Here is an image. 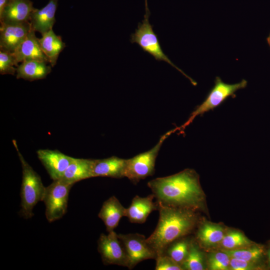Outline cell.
Returning a JSON list of instances; mask_svg holds the SVG:
<instances>
[{
  "mask_svg": "<svg viewBox=\"0 0 270 270\" xmlns=\"http://www.w3.org/2000/svg\"><path fill=\"white\" fill-rule=\"evenodd\" d=\"M176 128L162 135L156 144L150 150L126 159L124 177L127 178L133 184H136L140 180L154 175L156 160L160 150L165 140L178 130Z\"/></svg>",
  "mask_w": 270,
  "mask_h": 270,
  "instance_id": "8992f818",
  "label": "cell"
},
{
  "mask_svg": "<svg viewBox=\"0 0 270 270\" xmlns=\"http://www.w3.org/2000/svg\"><path fill=\"white\" fill-rule=\"evenodd\" d=\"M22 166V182L20 190V216L28 219L34 216L33 209L40 201H42L46 187L40 176L33 170L20 152L16 142L12 140Z\"/></svg>",
  "mask_w": 270,
  "mask_h": 270,
  "instance_id": "3957f363",
  "label": "cell"
},
{
  "mask_svg": "<svg viewBox=\"0 0 270 270\" xmlns=\"http://www.w3.org/2000/svg\"><path fill=\"white\" fill-rule=\"evenodd\" d=\"M254 262L230 257V268L232 270H250L254 269Z\"/></svg>",
  "mask_w": 270,
  "mask_h": 270,
  "instance_id": "f1b7e54d",
  "label": "cell"
},
{
  "mask_svg": "<svg viewBox=\"0 0 270 270\" xmlns=\"http://www.w3.org/2000/svg\"><path fill=\"white\" fill-rule=\"evenodd\" d=\"M30 22L0 24V50L14 53L31 30Z\"/></svg>",
  "mask_w": 270,
  "mask_h": 270,
  "instance_id": "30bf717a",
  "label": "cell"
},
{
  "mask_svg": "<svg viewBox=\"0 0 270 270\" xmlns=\"http://www.w3.org/2000/svg\"><path fill=\"white\" fill-rule=\"evenodd\" d=\"M147 185L159 205L194 210L203 200L198 177L192 170L154 178Z\"/></svg>",
  "mask_w": 270,
  "mask_h": 270,
  "instance_id": "6da1fadb",
  "label": "cell"
},
{
  "mask_svg": "<svg viewBox=\"0 0 270 270\" xmlns=\"http://www.w3.org/2000/svg\"><path fill=\"white\" fill-rule=\"evenodd\" d=\"M98 250L104 265L128 266V259L124 247L114 232L102 233L98 240Z\"/></svg>",
  "mask_w": 270,
  "mask_h": 270,
  "instance_id": "9c48e42d",
  "label": "cell"
},
{
  "mask_svg": "<svg viewBox=\"0 0 270 270\" xmlns=\"http://www.w3.org/2000/svg\"><path fill=\"white\" fill-rule=\"evenodd\" d=\"M51 66L38 60H26L16 68V78L33 81L44 78L51 72Z\"/></svg>",
  "mask_w": 270,
  "mask_h": 270,
  "instance_id": "d6986e66",
  "label": "cell"
},
{
  "mask_svg": "<svg viewBox=\"0 0 270 270\" xmlns=\"http://www.w3.org/2000/svg\"><path fill=\"white\" fill-rule=\"evenodd\" d=\"M10 0H0V14L8 4Z\"/></svg>",
  "mask_w": 270,
  "mask_h": 270,
  "instance_id": "f546056e",
  "label": "cell"
},
{
  "mask_svg": "<svg viewBox=\"0 0 270 270\" xmlns=\"http://www.w3.org/2000/svg\"><path fill=\"white\" fill-rule=\"evenodd\" d=\"M230 256L226 252L211 254L208 258V266L212 270H227L230 268Z\"/></svg>",
  "mask_w": 270,
  "mask_h": 270,
  "instance_id": "4316f807",
  "label": "cell"
},
{
  "mask_svg": "<svg viewBox=\"0 0 270 270\" xmlns=\"http://www.w3.org/2000/svg\"><path fill=\"white\" fill-rule=\"evenodd\" d=\"M190 242L186 238L178 239L170 244L163 254L168 255L182 266L188 254Z\"/></svg>",
  "mask_w": 270,
  "mask_h": 270,
  "instance_id": "7402d4cb",
  "label": "cell"
},
{
  "mask_svg": "<svg viewBox=\"0 0 270 270\" xmlns=\"http://www.w3.org/2000/svg\"><path fill=\"white\" fill-rule=\"evenodd\" d=\"M224 236V230L222 227L208 222L202 224L196 235L199 242L205 246H212L220 244Z\"/></svg>",
  "mask_w": 270,
  "mask_h": 270,
  "instance_id": "44dd1931",
  "label": "cell"
},
{
  "mask_svg": "<svg viewBox=\"0 0 270 270\" xmlns=\"http://www.w3.org/2000/svg\"><path fill=\"white\" fill-rule=\"evenodd\" d=\"M126 209L115 196H112L104 202L98 217L104 222L108 232L114 231L120 218L126 216Z\"/></svg>",
  "mask_w": 270,
  "mask_h": 270,
  "instance_id": "e0dca14e",
  "label": "cell"
},
{
  "mask_svg": "<svg viewBox=\"0 0 270 270\" xmlns=\"http://www.w3.org/2000/svg\"><path fill=\"white\" fill-rule=\"evenodd\" d=\"M158 206L157 226L146 238L157 256L162 254L170 244L190 233L197 220L192 210Z\"/></svg>",
  "mask_w": 270,
  "mask_h": 270,
  "instance_id": "7a4b0ae2",
  "label": "cell"
},
{
  "mask_svg": "<svg viewBox=\"0 0 270 270\" xmlns=\"http://www.w3.org/2000/svg\"><path fill=\"white\" fill-rule=\"evenodd\" d=\"M248 82L242 79L240 82L230 84L224 82L219 76H216L214 80V84L210 90L204 101L191 113L188 120L180 127H177L178 131L182 134L184 130L190 125L198 116L205 112L213 110L220 106L228 97L236 96V92L238 90L244 88Z\"/></svg>",
  "mask_w": 270,
  "mask_h": 270,
  "instance_id": "5b68a950",
  "label": "cell"
},
{
  "mask_svg": "<svg viewBox=\"0 0 270 270\" xmlns=\"http://www.w3.org/2000/svg\"><path fill=\"white\" fill-rule=\"evenodd\" d=\"M230 257L254 262L260 259L263 255L264 250L260 246H253L247 248H238L231 250H223Z\"/></svg>",
  "mask_w": 270,
  "mask_h": 270,
  "instance_id": "d4e9b609",
  "label": "cell"
},
{
  "mask_svg": "<svg viewBox=\"0 0 270 270\" xmlns=\"http://www.w3.org/2000/svg\"><path fill=\"white\" fill-rule=\"evenodd\" d=\"M252 242L244 235L239 232H230L224 234L220 242L226 250H231L248 246Z\"/></svg>",
  "mask_w": 270,
  "mask_h": 270,
  "instance_id": "cb8c5ba5",
  "label": "cell"
},
{
  "mask_svg": "<svg viewBox=\"0 0 270 270\" xmlns=\"http://www.w3.org/2000/svg\"><path fill=\"white\" fill-rule=\"evenodd\" d=\"M154 198L152 194L146 197L136 196L130 206L126 209V217L131 223L142 224L145 222L152 212L159 209L158 202H154Z\"/></svg>",
  "mask_w": 270,
  "mask_h": 270,
  "instance_id": "7c38bea8",
  "label": "cell"
},
{
  "mask_svg": "<svg viewBox=\"0 0 270 270\" xmlns=\"http://www.w3.org/2000/svg\"><path fill=\"white\" fill-rule=\"evenodd\" d=\"M93 160L74 158L60 178L74 184L78 182L92 178Z\"/></svg>",
  "mask_w": 270,
  "mask_h": 270,
  "instance_id": "ac0fdd59",
  "label": "cell"
},
{
  "mask_svg": "<svg viewBox=\"0 0 270 270\" xmlns=\"http://www.w3.org/2000/svg\"><path fill=\"white\" fill-rule=\"evenodd\" d=\"M146 12L142 22H139L134 33L130 35L132 43H136L144 52L152 55L158 61H164L170 64L188 78L194 86L196 82L176 66L164 52L156 34L153 30V26L149 22L150 14L147 0H145Z\"/></svg>",
  "mask_w": 270,
  "mask_h": 270,
  "instance_id": "277c9868",
  "label": "cell"
},
{
  "mask_svg": "<svg viewBox=\"0 0 270 270\" xmlns=\"http://www.w3.org/2000/svg\"><path fill=\"white\" fill-rule=\"evenodd\" d=\"M37 154L53 180L62 177L74 158L58 150H39L37 151Z\"/></svg>",
  "mask_w": 270,
  "mask_h": 270,
  "instance_id": "8fae6325",
  "label": "cell"
},
{
  "mask_svg": "<svg viewBox=\"0 0 270 270\" xmlns=\"http://www.w3.org/2000/svg\"><path fill=\"white\" fill-rule=\"evenodd\" d=\"M126 159L112 156L108 158L93 160L92 176L124 178Z\"/></svg>",
  "mask_w": 270,
  "mask_h": 270,
  "instance_id": "9a60e30c",
  "label": "cell"
},
{
  "mask_svg": "<svg viewBox=\"0 0 270 270\" xmlns=\"http://www.w3.org/2000/svg\"><path fill=\"white\" fill-rule=\"evenodd\" d=\"M125 250L129 270L140 262L149 259L156 260L157 254L148 244L144 235L138 233L118 234Z\"/></svg>",
  "mask_w": 270,
  "mask_h": 270,
  "instance_id": "ba28073f",
  "label": "cell"
},
{
  "mask_svg": "<svg viewBox=\"0 0 270 270\" xmlns=\"http://www.w3.org/2000/svg\"><path fill=\"white\" fill-rule=\"evenodd\" d=\"M58 0H49L42 8H35L31 14L30 23L31 28L42 34L52 29L56 22L55 14Z\"/></svg>",
  "mask_w": 270,
  "mask_h": 270,
  "instance_id": "5bb4252c",
  "label": "cell"
},
{
  "mask_svg": "<svg viewBox=\"0 0 270 270\" xmlns=\"http://www.w3.org/2000/svg\"><path fill=\"white\" fill-rule=\"evenodd\" d=\"M73 186L60 178L54 180L46 187L42 201L46 206V217L48 222L58 220L66 214L69 193Z\"/></svg>",
  "mask_w": 270,
  "mask_h": 270,
  "instance_id": "52a82bcc",
  "label": "cell"
},
{
  "mask_svg": "<svg viewBox=\"0 0 270 270\" xmlns=\"http://www.w3.org/2000/svg\"><path fill=\"white\" fill-rule=\"evenodd\" d=\"M182 266L188 270L204 269L203 254L194 242H190L188 254Z\"/></svg>",
  "mask_w": 270,
  "mask_h": 270,
  "instance_id": "603a6c76",
  "label": "cell"
},
{
  "mask_svg": "<svg viewBox=\"0 0 270 270\" xmlns=\"http://www.w3.org/2000/svg\"><path fill=\"white\" fill-rule=\"evenodd\" d=\"M35 32L31 29L26 39L13 53L18 64L26 60H38L48 62V58L40 48Z\"/></svg>",
  "mask_w": 270,
  "mask_h": 270,
  "instance_id": "2e32d148",
  "label": "cell"
},
{
  "mask_svg": "<svg viewBox=\"0 0 270 270\" xmlns=\"http://www.w3.org/2000/svg\"><path fill=\"white\" fill-rule=\"evenodd\" d=\"M35 8L30 0H10L0 14V24H22L30 22Z\"/></svg>",
  "mask_w": 270,
  "mask_h": 270,
  "instance_id": "4fadbf2b",
  "label": "cell"
},
{
  "mask_svg": "<svg viewBox=\"0 0 270 270\" xmlns=\"http://www.w3.org/2000/svg\"><path fill=\"white\" fill-rule=\"evenodd\" d=\"M40 48L48 59L50 66H54L60 54L66 46L61 37L56 35L52 29L42 34L38 38Z\"/></svg>",
  "mask_w": 270,
  "mask_h": 270,
  "instance_id": "ffe728a7",
  "label": "cell"
},
{
  "mask_svg": "<svg viewBox=\"0 0 270 270\" xmlns=\"http://www.w3.org/2000/svg\"><path fill=\"white\" fill-rule=\"evenodd\" d=\"M267 42H268V43L270 47V34L268 36L267 38Z\"/></svg>",
  "mask_w": 270,
  "mask_h": 270,
  "instance_id": "4dcf8cb0",
  "label": "cell"
},
{
  "mask_svg": "<svg viewBox=\"0 0 270 270\" xmlns=\"http://www.w3.org/2000/svg\"><path fill=\"white\" fill-rule=\"evenodd\" d=\"M18 64L13 54L0 50V74L14 75Z\"/></svg>",
  "mask_w": 270,
  "mask_h": 270,
  "instance_id": "484cf974",
  "label": "cell"
},
{
  "mask_svg": "<svg viewBox=\"0 0 270 270\" xmlns=\"http://www.w3.org/2000/svg\"><path fill=\"white\" fill-rule=\"evenodd\" d=\"M156 270H182V266L166 254H163L156 257Z\"/></svg>",
  "mask_w": 270,
  "mask_h": 270,
  "instance_id": "83f0119b",
  "label": "cell"
},
{
  "mask_svg": "<svg viewBox=\"0 0 270 270\" xmlns=\"http://www.w3.org/2000/svg\"><path fill=\"white\" fill-rule=\"evenodd\" d=\"M268 257H269V260H270V250L268 252Z\"/></svg>",
  "mask_w": 270,
  "mask_h": 270,
  "instance_id": "1f68e13d",
  "label": "cell"
}]
</instances>
